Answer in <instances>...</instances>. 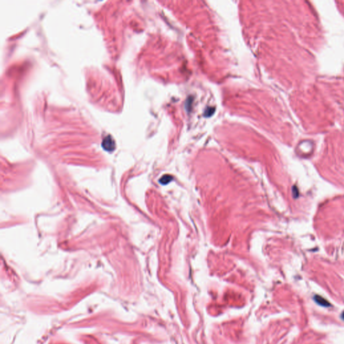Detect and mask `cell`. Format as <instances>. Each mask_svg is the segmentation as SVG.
<instances>
[{
  "instance_id": "6da1fadb",
  "label": "cell",
  "mask_w": 344,
  "mask_h": 344,
  "mask_svg": "<svg viewBox=\"0 0 344 344\" xmlns=\"http://www.w3.org/2000/svg\"><path fill=\"white\" fill-rule=\"evenodd\" d=\"M102 147L106 151H113L114 148H115V142H114V139L110 136L106 137L103 141Z\"/></svg>"
},
{
  "instance_id": "7a4b0ae2",
  "label": "cell",
  "mask_w": 344,
  "mask_h": 344,
  "mask_svg": "<svg viewBox=\"0 0 344 344\" xmlns=\"http://www.w3.org/2000/svg\"><path fill=\"white\" fill-rule=\"evenodd\" d=\"M313 299L316 303H317L318 304L322 306V307H331V304L329 303V301H327L323 297L319 296V295H315L313 298Z\"/></svg>"
},
{
  "instance_id": "3957f363",
  "label": "cell",
  "mask_w": 344,
  "mask_h": 344,
  "mask_svg": "<svg viewBox=\"0 0 344 344\" xmlns=\"http://www.w3.org/2000/svg\"><path fill=\"white\" fill-rule=\"evenodd\" d=\"M293 194L294 198H298V195H299V192H298V190L297 186H294L293 187Z\"/></svg>"
},
{
  "instance_id": "277c9868",
  "label": "cell",
  "mask_w": 344,
  "mask_h": 344,
  "mask_svg": "<svg viewBox=\"0 0 344 344\" xmlns=\"http://www.w3.org/2000/svg\"><path fill=\"white\" fill-rule=\"evenodd\" d=\"M342 319H343V320H344V311L342 312Z\"/></svg>"
}]
</instances>
